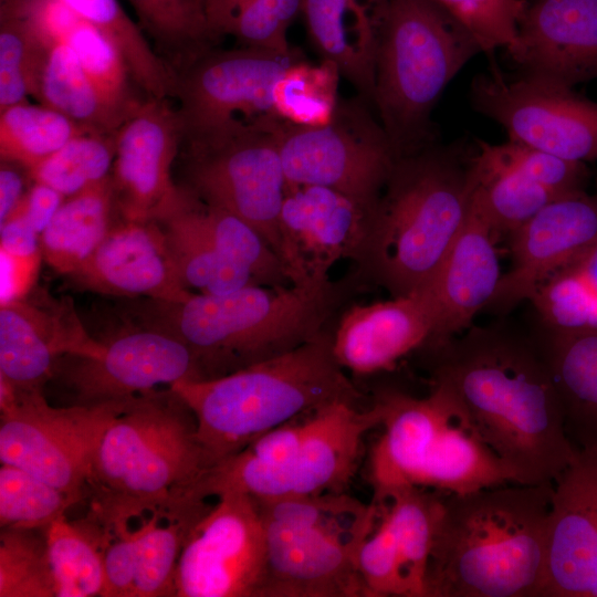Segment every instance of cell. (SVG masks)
<instances>
[{"mask_svg":"<svg viewBox=\"0 0 597 597\" xmlns=\"http://www.w3.org/2000/svg\"><path fill=\"white\" fill-rule=\"evenodd\" d=\"M434 378L454 392L468 420L516 483L552 484L575 459L547 365L527 345L473 331L438 347Z\"/></svg>","mask_w":597,"mask_h":597,"instance_id":"1","label":"cell"},{"mask_svg":"<svg viewBox=\"0 0 597 597\" xmlns=\"http://www.w3.org/2000/svg\"><path fill=\"white\" fill-rule=\"evenodd\" d=\"M195 417L168 386L94 405L85 488L104 527L178 504L210 464Z\"/></svg>","mask_w":597,"mask_h":597,"instance_id":"2","label":"cell"},{"mask_svg":"<svg viewBox=\"0 0 597 597\" xmlns=\"http://www.w3.org/2000/svg\"><path fill=\"white\" fill-rule=\"evenodd\" d=\"M552 484L443 493L427 597H543Z\"/></svg>","mask_w":597,"mask_h":597,"instance_id":"3","label":"cell"},{"mask_svg":"<svg viewBox=\"0 0 597 597\" xmlns=\"http://www.w3.org/2000/svg\"><path fill=\"white\" fill-rule=\"evenodd\" d=\"M342 289L252 284L226 294L192 293L181 302L133 301L137 324L166 332L192 353L202 379L218 378L313 339L342 302Z\"/></svg>","mask_w":597,"mask_h":597,"instance_id":"4","label":"cell"},{"mask_svg":"<svg viewBox=\"0 0 597 597\" xmlns=\"http://www.w3.org/2000/svg\"><path fill=\"white\" fill-rule=\"evenodd\" d=\"M474 148L433 144L397 158L368 213L358 259L392 297L428 284L459 234L475 185Z\"/></svg>","mask_w":597,"mask_h":597,"instance_id":"5","label":"cell"},{"mask_svg":"<svg viewBox=\"0 0 597 597\" xmlns=\"http://www.w3.org/2000/svg\"><path fill=\"white\" fill-rule=\"evenodd\" d=\"M169 387L191 410L210 467L306 411L359 397L335 358L333 332L327 329L287 353L231 374Z\"/></svg>","mask_w":597,"mask_h":597,"instance_id":"6","label":"cell"},{"mask_svg":"<svg viewBox=\"0 0 597 597\" xmlns=\"http://www.w3.org/2000/svg\"><path fill=\"white\" fill-rule=\"evenodd\" d=\"M384 432L369 457L374 502L406 488L467 493L516 483L513 474L481 440L452 389L434 378L422 398L386 392Z\"/></svg>","mask_w":597,"mask_h":597,"instance_id":"7","label":"cell"},{"mask_svg":"<svg viewBox=\"0 0 597 597\" xmlns=\"http://www.w3.org/2000/svg\"><path fill=\"white\" fill-rule=\"evenodd\" d=\"M482 49L433 0H389L375 64L373 104L398 157L433 145L431 112L455 74Z\"/></svg>","mask_w":597,"mask_h":597,"instance_id":"8","label":"cell"},{"mask_svg":"<svg viewBox=\"0 0 597 597\" xmlns=\"http://www.w3.org/2000/svg\"><path fill=\"white\" fill-rule=\"evenodd\" d=\"M260 505L266 543L261 597L365 596L357 554L378 507L344 492Z\"/></svg>","mask_w":597,"mask_h":597,"instance_id":"9","label":"cell"},{"mask_svg":"<svg viewBox=\"0 0 597 597\" xmlns=\"http://www.w3.org/2000/svg\"><path fill=\"white\" fill-rule=\"evenodd\" d=\"M383 417L378 399L366 410L347 399L329 401L311 411L303 444L289 462L263 465L235 453L205 470L186 495L206 501L239 492L270 501L344 492L356 470L366 432L381 425Z\"/></svg>","mask_w":597,"mask_h":597,"instance_id":"10","label":"cell"},{"mask_svg":"<svg viewBox=\"0 0 597 597\" xmlns=\"http://www.w3.org/2000/svg\"><path fill=\"white\" fill-rule=\"evenodd\" d=\"M295 61L292 53L253 46L201 53L177 72L172 97L182 140L277 129L284 119L274 106L273 87Z\"/></svg>","mask_w":597,"mask_h":597,"instance_id":"11","label":"cell"},{"mask_svg":"<svg viewBox=\"0 0 597 597\" xmlns=\"http://www.w3.org/2000/svg\"><path fill=\"white\" fill-rule=\"evenodd\" d=\"M276 137L286 186L326 187L368 212L398 158L380 122L363 100L338 102L325 125L284 121Z\"/></svg>","mask_w":597,"mask_h":597,"instance_id":"12","label":"cell"},{"mask_svg":"<svg viewBox=\"0 0 597 597\" xmlns=\"http://www.w3.org/2000/svg\"><path fill=\"white\" fill-rule=\"evenodd\" d=\"M276 130L185 142L184 181L178 185L247 222L279 255L286 178Z\"/></svg>","mask_w":597,"mask_h":597,"instance_id":"13","label":"cell"},{"mask_svg":"<svg viewBox=\"0 0 597 597\" xmlns=\"http://www.w3.org/2000/svg\"><path fill=\"white\" fill-rule=\"evenodd\" d=\"M473 108L499 123L509 140L565 159H597V103L546 80L492 63L470 85Z\"/></svg>","mask_w":597,"mask_h":597,"instance_id":"14","label":"cell"},{"mask_svg":"<svg viewBox=\"0 0 597 597\" xmlns=\"http://www.w3.org/2000/svg\"><path fill=\"white\" fill-rule=\"evenodd\" d=\"M217 498L185 537L175 597H261L266 543L259 502L239 492Z\"/></svg>","mask_w":597,"mask_h":597,"instance_id":"15","label":"cell"},{"mask_svg":"<svg viewBox=\"0 0 597 597\" xmlns=\"http://www.w3.org/2000/svg\"><path fill=\"white\" fill-rule=\"evenodd\" d=\"M0 460L84 495L94 406L51 407L42 390L15 389L0 376Z\"/></svg>","mask_w":597,"mask_h":597,"instance_id":"16","label":"cell"},{"mask_svg":"<svg viewBox=\"0 0 597 597\" xmlns=\"http://www.w3.org/2000/svg\"><path fill=\"white\" fill-rule=\"evenodd\" d=\"M102 343L95 356H64L57 362L55 373L76 406L123 400L180 380H201L192 353L166 332L139 325Z\"/></svg>","mask_w":597,"mask_h":597,"instance_id":"17","label":"cell"},{"mask_svg":"<svg viewBox=\"0 0 597 597\" xmlns=\"http://www.w3.org/2000/svg\"><path fill=\"white\" fill-rule=\"evenodd\" d=\"M368 211L321 186H286L279 224V258L291 284L322 285L338 261H358Z\"/></svg>","mask_w":597,"mask_h":597,"instance_id":"18","label":"cell"},{"mask_svg":"<svg viewBox=\"0 0 597 597\" xmlns=\"http://www.w3.org/2000/svg\"><path fill=\"white\" fill-rule=\"evenodd\" d=\"M511 234L512 263L488 306L510 308L531 300L557 271L597 252V186L547 203Z\"/></svg>","mask_w":597,"mask_h":597,"instance_id":"19","label":"cell"},{"mask_svg":"<svg viewBox=\"0 0 597 597\" xmlns=\"http://www.w3.org/2000/svg\"><path fill=\"white\" fill-rule=\"evenodd\" d=\"M182 128L168 98L140 102L115 130L111 172L116 211L128 221L153 220L177 188L172 166Z\"/></svg>","mask_w":597,"mask_h":597,"instance_id":"20","label":"cell"},{"mask_svg":"<svg viewBox=\"0 0 597 597\" xmlns=\"http://www.w3.org/2000/svg\"><path fill=\"white\" fill-rule=\"evenodd\" d=\"M553 481L543 597H597V449Z\"/></svg>","mask_w":597,"mask_h":597,"instance_id":"21","label":"cell"},{"mask_svg":"<svg viewBox=\"0 0 597 597\" xmlns=\"http://www.w3.org/2000/svg\"><path fill=\"white\" fill-rule=\"evenodd\" d=\"M94 339L69 297L44 291L0 305V376L15 389L42 390L64 356H95Z\"/></svg>","mask_w":597,"mask_h":597,"instance_id":"22","label":"cell"},{"mask_svg":"<svg viewBox=\"0 0 597 597\" xmlns=\"http://www.w3.org/2000/svg\"><path fill=\"white\" fill-rule=\"evenodd\" d=\"M519 73L563 86L597 77V0H525L514 45Z\"/></svg>","mask_w":597,"mask_h":597,"instance_id":"23","label":"cell"},{"mask_svg":"<svg viewBox=\"0 0 597 597\" xmlns=\"http://www.w3.org/2000/svg\"><path fill=\"white\" fill-rule=\"evenodd\" d=\"M74 286L107 295L181 302L184 284L156 220L119 218L90 258L67 275Z\"/></svg>","mask_w":597,"mask_h":597,"instance_id":"24","label":"cell"},{"mask_svg":"<svg viewBox=\"0 0 597 597\" xmlns=\"http://www.w3.org/2000/svg\"><path fill=\"white\" fill-rule=\"evenodd\" d=\"M438 316L430 283L407 295L353 305L334 328L333 353L343 369L357 375L388 370L413 349L431 343Z\"/></svg>","mask_w":597,"mask_h":597,"instance_id":"25","label":"cell"},{"mask_svg":"<svg viewBox=\"0 0 597 597\" xmlns=\"http://www.w3.org/2000/svg\"><path fill=\"white\" fill-rule=\"evenodd\" d=\"M494 230L471 200L468 217L429 282L438 303V323L431 343L437 347L467 328L491 302L501 279Z\"/></svg>","mask_w":597,"mask_h":597,"instance_id":"26","label":"cell"},{"mask_svg":"<svg viewBox=\"0 0 597 597\" xmlns=\"http://www.w3.org/2000/svg\"><path fill=\"white\" fill-rule=\"evenodd\" d=\"M577 449H597V328L551 329L542 355Z\"/></svg>","mask_w":597,"mask_h":597,"instance_id":"27","label":"cell"},{"mask_svg":"<svg viewBox=\"0 0 597 597\" xmlns=\"http://www.w3.org/2000/svg\"><path fill=\"white\" fill-rule=\"evenodd\" d=\"M154 220L160 226L180 277L189 290L226 294L256 284L245 269L218 249L192 218L178 185Z\"/></svg>","mask_w":597,"mask_h":597,"instance_id":"28","label":"cell"},{"mask_svg":"<svg viewBox=\"0 0 597 597\" xmlns=\"http://www.w3.org/2000/svg\"><path fill=\"white\" fill-rule=\"evenodd\" d=\"M111 176L66 197L40 234L42 258L56 273L70 275L96 250L117 221Z\"/></svg>","mask_w":597,"mask_h":597,"instance_id":"29","label":"cell"},{"mask_svg":"<svg viewBox=\"0 0 597 597\" xmlns=\"http://www.w3.org/2000/svg\"><path fill=\"white\" fill-rule=\"evenodd\" d=\"M44 534L55 597H103L104 551L111 531L91 514L77 523L63 515Z\"/></svg>","mask_w":597,"mask_h":597,"instance_id":"30","label":"cell"},{"mask_svg":"<svg viewBox=\"0 0 597 597\" xmlns=\"http://www.w3.org/2000/svg\"><path fill=\"white\" fill-rule=\"evenodd\" d=\"M473 202L498 233H511L561 197L501 160L491 144L475 139Z\"/></svg>","mask_w":597,"mask_h":597,"instance_id":"31","label":"cell"},{"mask_svg":"<svg viewBox=\"0 0 597 597\" xmlns=\"http://www.w3.org/2000/svg\"><path fill=\"white\" fill-rule=\"evenodd\" d=\"M102 32L122 54L132 80L150 98L174 96L177 73L150 46L117 0H59Z\"/></svg>","mask_w":597,"mask_h":597,"instance_id":"32","label":"cell"},{"mask_svg":"<svg viewBox=\"0 0 597 597\" xmlns=\"http://www.w3.org/2000/svg\"><path fill=\"white\" fill-rule=\"evenodd\" d=\"M209 506L206 501L180 503L151 513L137 527L133 597H175V575L185 537Z\"/></svg>","mask_w":597,"mask_h":597,"instance_id":"33","label":"cell"},{"mask_svg":"<svg viewBox=\"0 0 597 597\" xmlns=\"http://www.w3.org/2000/svg\"><path fill=\"white\" fill-rule=\"evenodd\" d=\"M38 100L76 123L114 133L124 121L102 98L66 42L53 44L42 71Z\"/></svg>","mask_w":597,"mask_h":597,"instance_id":"34","label":"cell"},{"mask_svg":"<svg viewBox=\"0 0 597 597\" xmlns=\"http://www.w3.org/2000/svg\"><path fill=\"white\" fill-rule=\"evenodd\" d=\"M51 46L40 34L22 0H1L0 111L38 98Z\"/></svg>","mask_w":597,"mask_h":597,"instance_id":"35","label":"cell"},{"mask_svg":"<svg viewBox=\"0 0 597 597\" xmlns=\"http://www.w3.org/2000/svg\"><path fill=\"white\" fill-rule=\"evenodd\" d=\"M179 187L192 218L218 249L245 269L256 284H291L279 255L258 231L234 214L211 206L185 187Z\"/></svg>","mask_w":597,"mask_h":597,"instance_id":"36","label":"cell"},{"mask_svg":"<svg viewBox=\"0 0 597 597\" xmlns=\"http://www.w3.org/2000/svg\"><path fill=\"white\" fill-rule=\"evenodd\" d=\"M311 40L324 60L333 62L366 103L373 104L375 64L363 53L345 0H302Z\"/></svg>","mask_w":597,"mask_h":597,"instance_id":"37","label":"cell"},{"mask_svg":"<svg viewBox=\"0 0 597 597\" xmlns=\"http://www.w3.org/2000/svg\"><path fill=\"white\" fill-rule=\"evenodd\" d=\"M87 130L46 105L19 103L0 111V158L29 169Z\"/></svg>","mask_w":597,"mask_h":597,"instance_id":"38","label":"cell"},{"mask_svg":"<svg viewBox=\"0 0 597 597\" xmlns=\"http://www.w3.org/2000/svg\"><path fill=\"white\" fill-rule=\"evenodd\" d=\"M115 132L87 130L28 169L32 181L45 184L65 197L111 176L115 158Z\"/></svg>","mask_w":597,"mask_h":597,"instance_id":"39","label":"cell"},{"mask_svg":"<svg viewBox=\"0 0 597 597\" xmlns=\"http://www.w3.org/2000/svg\"><path fill=\"white\" fill-rule=\"evenodd\" d=\"M341 72L331 61L321 64L295 61L276 81L273 102L280 117L302 126L331 122L338 105Z\"/></svg>","mask_w":597,"mask_h":597,"instance_id":"40","label":"cell"},{"mask_svg":"<svg viewBox=\"0 0 597 597\" xmlns=\"http://www.w3.org/2000/svg\"><path fill=\"white\" fill-rule=\"evenodd\" d=\"M594 254L554 273L531 297L551 329L597 328Z\"/></svg>","mask_w":597,"mask_h":597,"instance_id":"41","label":"cell"},{"mask_svg":"<svg viewBox=\"0 0 597 597\" xmlns=\"http://www.w3.org/2000/svg\"><path fill=\"white\" fill-rule=\"evenodd\" d=\"M76 498L14 465L0 468V526L46 528Z\"/></svg>","mask_w":597,"mask_h":597,"instance_id":"42","label":"cell"},{"mask_svg":"<svg viewBox=\"0 0 597 597\" xmlns=\"http://www.w3.org/2000/svg\"><path fill=\"white\" fill-rule=\"evenodd\" d=\"M105 101L124 119L140 103L130 93L127 65L116 46L83 19L65 41Z\"/></svg>","mask_w":597,"mask_h":597,"instance_id":"43","label":"cell"},{"mask_svg":"<svg viewBox=\"0 0 597 597\" xmlns=\"http://www.w3.org/2000/svg\"><path fill=\"white\" fill-rule=\"evenodd\" d=\"M0 597H55L45 534L3 527L0 533Z\"/></svg>","mask_w":597,"mask_h":597,"instance_id":"44","label":"cell"},{"mask_svg":"<svg viewBox=\"0 0 597 597\" xmlns=\"http://www.w3.org/2000/svg\"><path fill=\"white\" fill-rule=\"evenodd\" d=\"M128 2L143 28L163 51L181 65L180 69L206 52L209 43L218 38L211 28L188 19L169 0Z\"/></svg>","mask_w":597,"mask_h":597,"instance_id":"45","label":"cell"},{"mask_svg":"<svg viewBox=\"0 0 597 597\" xmlns=\"http://www.w3.org/2000/svg\"><path fill=\"white\" fill-rule=\"evenodd\" d=\"M476 39L482 52L492 56L498 49L515 44L525 0H433Z\"/></svg>","mask_w":597,"mask_h":597,"instance_id":"46","label":"cell"},{"mask_svg":"<svg viewBox=\"0 0 597 597\" xmlns=\"http://www.w3.org/2000/svg\"><path fill=\"white\" fill-rule=\"evenodd\" d=\"M491 146L501 160L558 197L585 191L588 186L590 169L586 163L565 159L512 140Z\"/></svg>","mask_w":597,"mask_h":597,"instance_id":"47","label":"cell"},{"mask_svg":"<svg viewBox=\"0 0 597 597\" xmlns=\"http://www.w3.org/2000/svg\"><path fill=\"white\" fill-rule=\"evenodd\" d=\"M302 10V0H251L228 22L223 33L247 46L291 54L286 31Z\"/></svg>","mask_w":597,"mask_h":597,"instance_id":"48","label":"cell"},{"mask_svg":"<svg viewBox=\"0 0 597 597\" xmlns=\"http://www.w3.org/2000/svg\"><path fill=\"white\" fill-rule=\"evenodd\" d=\"M111 537L104 551L105 589L103 597H133L137 570V528L128 522L109 528Z\"/></svg>","mask_w":597,"mask_h":597,"instance_id":"49","label":"cell"},{"mask_svg":"<svg viewBox=\"0 0 597 597\" xmlns=\"http://www.w3.org/2000/svg\"><path fill=\"white\" fill-rule=\"evenodd\" d=\"M42 253L15 255L0 249V305L27 297L36 283Z\"/></svg>","mask_w":597,"mask_h":597,"instance_id":"50","label":"cell"},{"mask_svg":"<svg viewBox=\"0 0 597 597\" xmlns=\"http://www.w3.org/2000/svg\"><path fill=\"white\" fill-rule=\"evenodd\" d=\"M389 0H345L353 19L358 44L364 54L376 64L380 32Z\"/></svg>","mask_w":597,"mask_h":597,"instance_id":"51","label":"cell"},{"mask_svg":"<svg viewBox=\"0 0 597 597\" xmlns=\"http://www.w3.org/2000/svg\"><path fill=\"white\" fill-rule=\"evenodd\" d=\"M65 198L54 188L42 182L32 181L15 210L22 212L34 230L41 234Z\"/></svg>","mask_w":597,"mask_h":597,"instance_id":"52","label":"cell"},{"mask_svg":"<svg viewBox=\"0 0 597 597\" xmlns=\"http://www.w3.org/2000/svg\"><path fill=\"white\" fill-rule=\"evenodd\" d=\"M0 249L15 255L41 253L40 234L19 210L0 223Z\"/></svg>","mask_w":597,"mask_h":597,"instance_id":"53","label":"cell"},{"mask_svg":"<svg viewBox=\"0 0 597 597\" xmlns=\"http://www.w3.org/2000/svg\"><path fill=\"white\" fill-rule=\"evenodd\" d=\"M32 181L28 169L19 164L1 160L0 165V223L19 206Z\"/></svg>","mask_w":597,"mask_h":597,"instance_id":"54","label":"cell"},{"mask_svg":"<svg viewBox=\"0 0 597 597\" xmlns=\"http://www.w3.org/2000/svg\"><path fill=\"white\" fill-rule=\"evenodd\" d=\"M251 0H217L209 10L210 23L218 35L223 34V30L232 17Z\"/></svg>","mask_w":597,"mask_h":597,"instance_id":"55","label":"cell"},{"mask_svg":"<svg viewBox=\"0 0 597 597\" xmlns=\"http://www.w3.org/2000/svg\"><path fill=\"white\" fill-rule=\"evenodd\" d=\"M217 2V0H208V14H209V10L210 8Z\"/></svg>","mask_w":597,"mask_h":597,"instance_id":"56","label":"cell"}]
</instances>
